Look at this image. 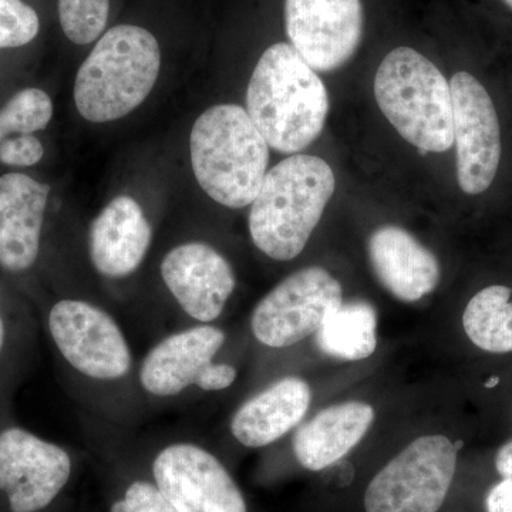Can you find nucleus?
Segmentation results:
<instances>
[{"label":"nucleus","mask_w":512,"mask_h":512,"mask_svg":"<svg viewBox=\"0 0 512 512\" xmlns=\"http://www.w3.org/2000/svg\"><path fill=\"white\" fill-rule=\"evenodd\" d=\"M247 113L269 147L298 154L325 127L328 90L292 45L275 43L259 57L249 80Z\"/></svg>","instance_id":"f257e3e1"},{"label":"nucleus","mask_w":512,"mask_h":512,"mask_svg":"<svg viewBox=\"0 0 512 512\" xmlns=\"http://www.w3.org/2000/svg\"><path fill=\"white\" fill-rule=\"evenodd\" d=\"M332 168L322 158L293 154L266 173L252 201V242L274 261L296 258L311 238L335 192Z\"/></svg>","instance_id":"f03ea898"},{"label":"nucleus","mask_w":512,"mask_h":512,"mask_svg":"<svg viewBox=\"0 0 512 512\" xmlns=\"http://www.w3.org/2000/svg\"><path fill=\"white\" fill-rule=\"evenodd\" d=\"M190 154L202 190L232 210L252 204L268 173V143L237 104H218L198 117Z\"/></svg>","instance_id":"7ed1b4c3"},{"label":"nucleus","mask_w":512,"mask_h":512,"mask_svg":"<svg viewBox=\"0 0 512 512\" xmlns=\"http://www.w3.org/2000/svg\"><path fill=\"white\" fill-rule=\"evenodd\" d=\"M161 50L150 30L119 25L107 30L77 72L74 104L84 120L109 123L127 116L150 96Z\"/></svg>","instance_id":"20e7f679"},{"label":"nucleus","mask_w":512,"mask_h":512,"mask_svg":"<svg viewBox=\"0 0 512 512\" xmlns=\"http://www.w3.org/2000/svg\"><path fill=\"white\" fill-rule=\"evenodd\" d=\"M375 96L384 117L420 154L453 147L450 83L421 53L403 46L384 57L375 77Z\"/></svg>","instance_id":"39448f33"},{"label":"nucleus","mask_w":512,"mask_h":512,"mask_svg":"<svg viewBox=\"0 0 512 512\" xmlns=\"http://www.w3.org/2000/svg\"><path fill=\"white\" fill-rule=\"evenodd\" d=\"M46 332L70 372L93 383H121L134 370L133 350L116 318L83 299L64 298L46 312Z\"/></svg>","instance_id":"423d86ee"},{"label":"nucleus","mask_w":512,"mask_h":512,"mask_svg":"<svg viewBox=\"0 0 512 512\" xmlns=\"http://www.w3.org/2000/svg\"><path fill=\"white\" fill-rule=\"evenodd\" d=\"M456 467L457 447L447 437H420L373 478L365 494L366 512H437Z\"/></svg>","instance_id":"0eeeda50"},{"label":"nucleus","mask_w":512,"mask_h":512,"mask_svg":"<svg viewBox=\"0 0 512 512\" xmlns=\"http://www.w3.org/2000/svg\"><path fill=\"white\" fill-rule=\"evenodd\" d=\"M66 448L10 419L0 423V498L9 512H42L72 476Z\"/></svg>","instance_id":"6e6552de"},{"label":"nucleus","mask_w":512,"mask_h":512,"mask_svg":"<svg viewBox=\"0 0 512 512\" xmlns=\"http://www.w3.org/2000/svg\"><path fill=\"white\" fill-rule=\"evenodd\" d=\"M342 295V285L320 266L293 272L255 306L252 333L268 348H289L315 335Z\"/></svg>","instance_id":"1a4fd4ad"},{"label":"nucleus","mask_w":512,"mask_h":512,"mask_svg":"<svg viewBox=\"0 0 512 512\" xmlns=\"http://www.w3.org/2000/svg\"><path fill=\"white\" fill-rule=\"evenodd\" d=\"M154 483L178 512H247L244 495L220 460L194 443H173L154 458Z\"/></svg>","instance_id":"9d476101"},{"label":"nucleus","mask_w":512,"mask_h":512,"mask_svg":"<svg viewBox=\"0 0 512 512\" xmlns=\"http://www.w3.org/2000/svg\"><path fill=\"white\" fill-rule=\"evenodd\" d=\"M450 89L458 185L468 195L481 194L493 184L500 165V121L490 94L470 73L454 74Z\"/></svg>","instance_id":"9b49d317"},{"label":"nucleus","mask_w":512,"mask_h":512,"mask_svg":"<svg viewBox=\"0 0 512 512\" xmlns=\"http://www.w3.org/2000/svg\"><path fill=\"white\" fill-rule=\"evenodd\" d=\"M291 45L318 72L349 62L363 36L360 0H285Z\"/></svg>","instance_id":"f8f14e48"},{"label":"nucleus","mask_w":512,"mask_h":512,"mask_svg":"<svg viewBox=\"0 0 512 512\" xmlns=\"http://www.w3.org/2000/svg\"><path fill=\"white\" fill-rule=\"evenodd\" d=\"M160 272L181 311L202 325L220 318L237 286L231 264L205 242H185L170 249Z\"/></svg>","instance_id":"ddd939ff"},{"label":"nucleus","mask_w":512,"mask_h":512,"mask_svg":"<svg viewBox=\"0 0 512 512\" xmlns=\"http://www.w3.org/2000/svg\"><path fill=\"white\" fill-rule=\"evenodd\" d=\"M224 330L208 323H195L157 342L141 360L138 384L148 396L173 399L197 387L205 370L224 346Z\"/></svg>","instance_id":"4468645a"},{"label":"nucleus","mask_w":512,"mask_h":512,"mask_svg":"<svg viewBox=\"0 0 512 512\" xmlns=\"http://www.w3.org/2000/svg\"><path fill=\"white\" fill-rule=\"evenodd\" d=\"M50 185L22 173L0 177V269L10 275L32 271L42 251Z\"/></svg>","instance_id":"2eb2a0df"},{"label":"nucleus","mask_w":512,"mask_h":512,"mask_svg":"<svg viewBox=\"0 0 512 512\" xmlns=\"http://www.w3.org/2000/svg\"><path fill=\"white\" fill-rule=\"evenodd\" d=\"M153 242V227L134 198L119 195L92 221L90 262L107 279H124L140 268Z\"/></svg>","instance_id":"dca6fc26"},{"label":"nucleus","mask_w":512,"mask_h":512,"mask_svg":"<svg viewBox=\"0 0 512 512\" xmlns=\"http://www.w3.org/2000/svg\"><path fill=\"white\" fill-rule=\"evenodd\" d=\"M369 258L380 284L399 301H420L439 284V261L406 229H376L369 239Z\"/></svg>","instance_id":"f3484780"},{"label":"nucleus","mask_w":512,"mask_h":512,"mask_svg":"<svg viewBox=\"0 0 512 512\" xmlns=\"http://www.w3.org/2000/svg\"><path fill=\"white\" fill-rule=\"evenodd\" d=\"M311 400L305 380H278L239 407L231 420L232 436L248 448L269 446L301 423Z\"/></svg>","instance_id":"a211bd4d"},{"label":"nucleus","mask_w":512,"mask_h":512,"mask_svg":"<svg viewBox=\"0 0 512 512\" xmlns=\"http://www.w3.org/2000/svg\"><path fill=\"white\" fill-rule=\"evenodd\" d=\"M375 410L360 402L328 407L293 436V453L306 470H325L346 456L372 426Z\"/></svg>","instance_id":"6ab92c4d"},{"label":"nucleus","mask_w":512,"mask_h":512,"mask_svg":"<svg viewBox=\"0 0 512 512\" xmlns=\"http://www.w3.org/2000/svg\"><path fill=\"white\" fill-rule=\"evenodd\" d=\"M376 330L377 313L369 302H342L315 333L316 345L325 355L356 362L375 353Z\"/></svg>","instance_id":"aec40b11"},{"label":"nucleus","mask_w":512,"mask_h":512,"mask_svg":"<svg viewBox=\"0 0 512 512\" xmlns=\"http://www.w3.org/2000/svg\"><path fill=\"white\" fill-rule=\"evenodd\" d=\"M33 336V318L0 288V423L10 419V394L29 365Z\"/></svg>","instance_id":"412c9836"},{"label":"nucleus","mask_w":512,"mask_h":512,"mask_svg":"<svg viewBox=\"0 0 512 512\" xmlns=\"http://www.w3.org/2000/svg\"><path fill=\"white\" fill-rule=\"evenodd\" d=\"M463 326L485 352H512V289L493 285L478 292L464 311Z\"/></svg>","instance_id":"4be33fe9"},{"label":"nucleus","mask_w":512,"mask_h":512,"mask_svg":"<svg viewBox=\"0 0 512 512\" xmlns=\"http://www.w3.org/2000/svg\"><path fill=\"white\" fill-rule=\"evenodd\" d=\"M53 117V101L42 89L30 87L16 93L0 110V143L12 134L45 130Z\"/></svg>","instance_id":"5701e85b"},{"label":"nucleus","mask_w":512,"mask_h":512,"mask_svg":"<svg viewBox=\"0 0 512 512\" xmlns=\"http://www.w3.org/2000/svg\"><path fill=\"white\" fill-rule=\"evenodd\" d=\"M110 0H59L63 33L76 45L99 39L109 20Z\"/></svg>","instance_id":"b1692460"},{"label":"nucleus","mask_w":512,"mask_h":512,"mask_svg":"<svg viewBox=\"0 0 512 512\" xmlns=\"http://www.w3.org/2000/svg\"><path fill=\"white\" fill-rule=\"evenodd\" d=\"M40 29L36 10L23 0H0V49L29 45Z\"/></svg>","instance_id":"393cba45"},{"label":"nucleus","mask_w":512,"mask_h":512,"mask_svg":"<svg viewBox=\"0 0 512 512\" xmlns=\"http://www.w3.org/2000/svg\"><path fill=\"white\" fill-rule=\"evenodd\" d=\"M110 512H178L156 483L136 481L124 497L111 505Z\"/></svg>","instance_id":"a878e982"},{"label":"nucleus","mask_w":512,"mask_h":512,"mask_svg":"<svg viewBox=\"0 0 512 512\" xmlns=\"http://www.w3.org/2000/svg\"><path fill=\"white\" fill-rule=\"evenodd\" d=\"M45 154L42 141L33 134H18L0 143V163L10 167H33Z\"/></svg>","instance_id":"bb28decb"},{"label":"nucleus","mask_w":512,"mask_h":512,"mask_svg":"<svg viewBox=\"0 0 512 512\" xmlns=\"http://www.w3.org/2000/svg\"><path fill=\"white\" fill-rule=\"evenodd\" d=\"M238 372L234 366L228 363H212L204 376L201 377L197 389L201 392L214 393L227 390L237 380Z\"/></svg>","instance_id":"cd10ccee"},{"label":"nucleus","mask_w":512,"mask_h":512,"mask_svg":"<svg viewBox=\"0 0 512 512\" xmlns=\"http://www.w3.org/2000/svg\"><path fill=\"white\" fill-rule=\"evenodd\" d=\"M487 512H512V478L491 488L485 501Z\"/></svg>","instance_id":"c85d7f7f"},{"label":"nucleus","mask_w":512,"mask_h":512,"mask_svg":"<svg viewBox=\"0 0 512 512\" xmlns=\"http://www.w3.org/2000/svg\"><path fill=\"white\" fill-rule=\"evenodd\" d=\"M495 467H497L498 474L504 480L512 478V441H508L498 450L497 457H495Z\"/></svg>","instance_id":"c756f323"},{"label":"nucleus","mask_w":512,"mask_h":512,"mask_svg":"<svg viewBox=\"0 0 512 512\" xmlns=\"http://www.w3.org/2000/svg\"><path fill=\"white\" fill-rule=\"evenodd\" d=\"M498 382H500V377H491V379L485 383V387H487V389H493V387L497 386Z\"/></svg>","instance_id":"7c9ffc66"},{"label":"nucleus","mask_w":512,"mask_h":512,"mask_svg":"<svg viewBox=\"0 0 512 512\" xmlns=\"http://www.w3.org/2000/svg\"><path fill=\"white\" fill-rule=\"evenodd\" d=\"M504 3L508 6V8L512 9V0H504Z\"/></svg>","instance_id":"2f4dec72"}]
</instances>
